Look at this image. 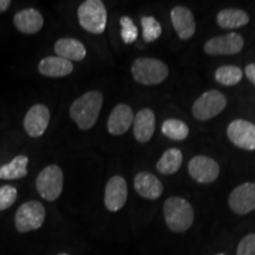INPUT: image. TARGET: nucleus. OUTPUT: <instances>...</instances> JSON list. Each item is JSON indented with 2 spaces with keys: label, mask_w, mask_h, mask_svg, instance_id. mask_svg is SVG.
Returning <instances> with one entry per match:
<instances>
[{
  "label": "nucleus",
  "mask_w": 255,
  "mask_h": 255,
  "mask_svg": "<svg viewBox=\"0 0 255 255\" xmlns=\"http://www.w3.org/2000/svg\"><path fill=\"white\" fill-rule=\"evenodd\" d=\"M103 94L91 90L79 96L70 107V117L81 130H90L100 117L103 107Z\"/></svg>",
  "instance_id": "f257e3e1"
},
{
  "label": "nucleus",
  "mask_w": 255,
  "mask_h": 255,
  "mask_svg": "<svg viewBox=\"0 0 255 255\" xmlns=\"http://www.w3.org/2000/svg\"><path fill=\"white\" fill-rule=\"evenodd\" d=\"M163 214L167 227L174 233L187 232L195 219L193 206L180 196H170L164 201Z\"/></svg>",
  "instance_id": "f03ea898"
},
{
  "label": "nucleus",
  "mask_w": 255,
  "mask_h": 255,
  "mask_svg": "<svg viewBox=\"0 0 255 255\" xmlns=\"http://www.w3.org/2000/svg\"><path fill=\"white\" fill-rule=\"evenodd\" d=\"M131 75L138 84L150 87L163 83L169 75V69L159 59L141 57L132 63Z\"/></svg>",
  "instance_id": "7ed1b4c3"
},
{
  "label": "nucleus",
  "mask_w": 255,
  "mask_h": 255,
  "mask_svg": "<svg viewBox=\"0 0 255 255\" xmlns=\"http://www.w3.org/2000/svg\"><path fill=\"white\" fill-rule=\"evenodd\" d=\"M77 18L82 28L92 34H102L108 21L107 8L101 0L83 1L77 9Z\"/></svg>",
  "instance_id": "20e7f679"
},
{
  "label": "nucleus",
  "mask_w": 255,
  "mask_h": 255,
  "mask_svg": "<svg viewBox=\"0 0 255 255\" xmlns=\"http://www.w3.org/2000/svg\"><path fill=\"white\" fill-rule=\"evenodd\" d=\"M64 187V174L57 164L46 165L36 178V189L41 199L49 202L56 201L62 195Z\"/></svg>",
  "instance_id": "39448f33"
},
{
  "label": "nucleus",
  "mask_w": 255,
  "mask_h": 255,
  "mask_svg": "<svg viewBox=\"0 0 255 255\" xmlns=\"http://www.w3.org/2000/svg\"><path fill=\"white\" fill-rule=\"evenodd\" d=\"M46 218L45 207L39 201H27L19 207L14 215V226L19 233L38 231Z\"/></svg>",
  "instance_id": "423d86ee"
},
{
  "label": "nucleus",
  "mask_w": 255,
  "mask_h": 255,
  "mask_svg": "<svg viewBox=\"0 0 255 255\" xmlns=\"http://www.w3.org/2000/svg\"><path fill=\"white\" fill-rule=\"evenodd\" d=\"M227 107V98L221 91L208 90L203 92L197 100L194 102L191 113L193 116L199 121H208L214 119L221 114Z\"/></svg>",
  "instance_id": "0eeeda50"
},
{
  "label": "nucleus",
  "mask_w": 255,
  "mask_h": 255,
  "mask_svg": "<svg viewBox=\"0 0 255 255\" xmlns=\"http://www.w3.org/2000/svg\"><path fill=\"white\" fill-rule=\"evenodd\" d=\"M244 45V37L237 32H231L210 38L205 43L203 50L209 56H229L241 52Z\"/></svg>",
  "instance_id": "6e6552de"
},
{
  "label": "nucleus",
  "mask_w": 255,
  "mask_h": 255,
  "mask_svg": "<svg viewBox=\"0 0 255 255\" xmlns=\"http://www.w3.org/2000/svg\"><path fill=\"white\" fill-rule=\"evenodd\" d=\"M188 173L196 182L208 184L214 182L220 175V165L214 158L197 155L188 163Z\"/></svg>",
  "instance_id": "1a4fd4ad"
},
{
  "label": "nucleus",
  "mask_w": 255,
  "mask_h": 255,
  "mask_svg": "<svg viewBox=\"0 0 255 255\" xmlns=\"http://www.w3.org/2000/svg\"><path fill=\"white\" fill-rule=\"evenodd\" d=\"M227 136L240 149L255 150V124L246 120H234L227 127Z\"/></svg>",
  "instance_id": "9d476101"
},
{
  "label": "nucleus",
  "mask_w": 255,
  "mask_h": 255,
  "mask_svg": "<svg viewBox=\"0 0 255 255\" xmlns=\"http://www.w3.org/2000/svg\"><path fill=\"white\" fill-rule=\"evenodd\" d=\"M228 205L235 214L247 215L255 210V183L245 182L229 194Z\"/></svg>",
  "instance_id": "9b49d317"
},
{
  "label": "nucleus",
  "mask_w": 255,
  "mask_h": 255,
  "mask_svg": "<svg viewBox=\"0 0 255 255\" xmlns=\"http://www.w3.org/2000/svg\"><path fill=\"white\" fill-rule=\"evenodd\" d=\"M128 200V183L126 178L115 175L108 181L104 189V206L109 212H119Z\"/></svg>",
  "instance_id": "f8f14e48"
},
{
  "label": "nucleus",
  "mask_w": 255,
  "mask_h": 255,
  "mask_svg": "<svg viewBox=\"0 0 255 255\" xmlns=\"http://www.w3.org/2000/svg\"><path fill=\"white\" fill-rule=\"evenodd\" d=\"M50 110L44 104H34L25 115V132L32 138L43 136L50 124Z\"/></svg>",
  "instance_id": "ddd939ff"
},
{
  "label": "nucleus",
  "mask_w": 255,
  "mask_h": 255,
  "mask_svg": "<svg viewBox=\"0 0 255 255\" xmlns=\"http://www.w3.org/2000/svg\"><path fill=\"white\" fill-rule=\"evenodd\" d=\"M174 30L182 40L190 39L196 32V21L193 12L186 6H175L170 12Z\"/></svg>",
  "instance_id": "4468645a"
},
{
  "label": "nucleus",
  "mask_w": 255,
  "mask_h": 255,
  "mask_svg": "<svg viewBox=\"0 0 255 255\" xmlns=\"http://www.w3.org/2000/svg\"><path fill=\"white\" fill-rule=\"evenodd\" d=\"M135 115L128 104H119L111 110L108 119V131L114 136L124 135L133 123Z\"/></svg>",
  "instance_id": "2eb2a0df"
},
{
  "label": "nucleus",
  "mask_w": 255,
  "mask_h": 255,
  "mask_svg": "<svg viewBox=\"0 0 255 255\" xmlns=\"http://www.w3.org/2000/svg\"><path fill=\"white\" fill-rule=\"evenodd\" d=\"M156 129V117L154 111L143 108L135 115L132 123L133 136L139 143H146L154 136Z\"/></svg>",
  "instance_id": "dca6fc26"
},
{
  "label": "nucleus",
  "mask_w": 255,
  "mask_h": 255,
  "mask_svg": "<svg viewBox=\"0 0 255 255\" xmlns=\"http://www.w3.org/2000/svg\"><path fill=\"white\" fill-rule=\"evenodd\" d=\"M133 188L139 196L151 201L157 200L163 193V184L157 176L149 171H141L136 175L133 180Z\"/></svg>",
  "instance_id": "f3484780"
},
{
  "label": "nucleus",
  "mask_w": 255,
  "mask_h": 255,
  "mask_svg": "<svg viewBox=\"0 0 255 255\" xmlns=\"http://www.w3.org/2000/svg\"><path fill=\"white\" fill-rule=\"evenodd\" d=\"M13 24L21 33L34 34L43 28L44 17L36 8H24L14 14Z\"/></svg>",
  "instance_id": "a211bd4d"
},
{
  "label": "nucleus",
  "mask_w": 255,
  "mask_h": 255,
  "mask_svg": "<svg viewBox=\"0 0 255 255\" xmlns=\"http://www.w3.org/2000/svg\"><path fill=\"white\" fill-rule=\"evenodd\" d=\"M40 75L51 78L66 77L73 71V64L58 56H49L43 58L38 64Z\"/></svg>",
  "instance_id": "6ab92c4d"
},
{
  "label": "nucleus",
  "mask_w": 255,
  "mask_h": 255,
  "mask_svg": "<svg viewBox=\"0 0 255 255\" xmlns=\"http://www.w3.org/2000/svg\"><path fill=\"white\" fill-rule=\"evenodd\" d=\"M55 52L58 57L70 62H82L87 57V49L81 40L64 37L55 43Z\"/></svg>",
  "instance_id": "aec40b11"
},
{
  "label": "nucleus",
  "mask_w": 255,
  "mask_h": 255,
  "mask_svg": "<svg viewBox=\"0 0 255 255\" xmlns=\"http://www.w3.org/2000/svg\"><path fill=\"white\" fill-rule=\"evenodd\" d=\"M216 23L223 30H237L250 23V15L239 8H225L216 15Z\"/></svg>",
  "instance_id": "412c9836"
},
{
  "label": "nucleus",
  "mask_w": 255,
  "mask_h": 255,
  "mask_svg": "<svg viewBox=\"0 0 255 255\" xmlns=\"http://www.w3.org/2000/svg\"><path fill=\"white\" fill-rule=\"evenodd\" d=\"M183 162L182 151L177 148H170L163 152L156 163V169L162 175H173L180 170Z\"/></svg>",
  "instance_id": "4be33fe9"
},
{
  "label": "nucleus",
  "mask_w": 255,
  "mask_h": 255,
  "mask_svg": "<svg viewBox=\"0 0 255 255\" xmlns=\"http://www.w3.org/2000/svg\"><path fill=\"white\" fill-rule=\"evenodd\" d=\"M28 157L25 155H18L11 162L0 167V180L11 181L19 180L27 175Z\"/></svg>",
  "instance_id": "5701e85b"
},
{
  "label": "nucleus",
  "mask_w": 255,
  "mask_h": 255,
  "mask_svg": "<svg viewBox=\"0 0 255 255\" xmlns=\"http://www.w3.org/2000/svg\"><path fill=\"white\" fill-rule=\"evenodd\" d=\"M215 81L223 87H233L242 81L244 71L235 65H223L215 70Z\"/></svg>",
  "instance_id": "b1692460"
},
{
  "label": "nucleus",
  "mask_w": 255,
  "mask_h": 255,
  "mask_svg": "<svg viewBox=\"0 0 255 255\" xmlns=\"http://www.w3.org/2000/svg\"><path fill=\"white\" fill-rule=\"evenodd\" d=\"M162 133L174 141H183L189 135V128L183 121L168 119L162 124Z\"/></svg>",
  "instance_id": "393cba45"
},
{
  "label": "nucleus",
  "mask_w": 255,
  "mask_h": 255,
  "mask_svg": "<svg viewBox=\"0 0 255 255\" xmlns=\"http://www.w3.org/2000/svg\"><path fill=\"white\" fill-rule=\"evenodd\" d=\"M142 37L145 43H152L157 40L162 34V26L157 19L151 15H143L141 18Z\"/></svg>",
  "instance_id": "a878e982"
},
{
  "label": "nucleus",
  "mask_w": 255,
  "mask_h": 255,
  "mask_svg": "<svg viewBox=\"0 0 255 255\" xmlns=\"http://www.w3.org/2000/svg\"><path fill=\"white\" fill-rule=\"evenodd\" d=\"M121 24V38L123 43L132 44L138 38V28L133 23V20L128 15H123L120 19Z\"/></svg>",
  "instance_id": "bb28decb"
},
{
  "label": "nucleus",
  "mask_w": 255,
  "mask_h": 255,
  "mask_svg": "<svg viewBox=\"0 0 255 255\" xmlns=\"http://www.w3.org/2000/svg\"><path fill=\"white\" fill-rule=\"evenodd\" d=\"M18 197V190L13 186L0 187V212L8 209L14 205Z\"/></svg>",
  "instance_id": "cd10ccee"
},
{
  "label": "nucleus",
  "mask_w": 255,
  "mask_h": 255,
  "mask_svg": "<svg viewBox=\"0 0 255 255\" xmlns=\"http://www.w3.org/2000/svg\"><path fill=\"white\" fill-rule=\"evenodd\" d=\"M237 255H255V233H251L241 239Z\"/></svg>",
  "instance_id": "c85d7f7f"
},
{
  "label": "nucleus",
  "mask_w": 255,
  "mask_h": 255,
  "mask_svg": "<svg viewBox=\"0 0 255 255\" xmlns=\"http://www.w3.org/2000/svg\"><path fill=\"white\" fill-rule=\"evenodd\" d=\"M245 73H246V77L248 78L252 84L255 85V63L248 64L245 69Z\"/></svg>",
  "instance_id": "c756f323"
},
{
  "label": "nucleus",
  "mask_w": 255,
  "mask_h": 255,
  "mask_svg": "<svg viewBox=\"0 0 255 255\" xmlns=\"http://www.w3.org/2000/svg\"><path fill=\"white\" fill-rule=\"evenodd\" d=\"M12 2L9 0H0V13L5 12L9 6H11Z\"/></svg>",
  "instance_id": "7c9ffc66"
},
{
  "label": "nucleus",
  "mask_w": 255,
  "mask_h": 255,
  "mask_svg": "<svg viewBox=\"0 0 255 255\" xmlns=\"http://www.w3.org/2000/svg\"><path fill=\"white\" fill-rule=\"evenodd\" d=\"M58 255H70V254H68V253H60V254H58Z\"/></svg>",
  "instance_id": "2f4dec72"
},
{
  "label": "nucleus",
  "mask_w": 255,
  "mask_h": 255,
  "mask_svg": "<svg viewBox=\"0 0 255 255\" xmlns=\"http://www.w3.org/2000/svg\"><path fill=\"white\" fill-rule=\"evenodd\" d=\"M215 255H227V254H225V253H218V254H215Z\"/></svg>",
  "instance_id": "473e14b6"
}]
</instances>
